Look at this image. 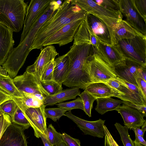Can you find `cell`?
Here are the masks:
<instances>
[{
	"mask_svg": "<svg viewBox=\"0 0 146 146\" xmlns=\"http://www.w3.org/2000/svg\"><path fill=\"white\" fill-rule=\"evenodd\" d=\"M132 129L134 131L135 133H136L138 135L143 137L144 133L145 131L142 130L140 128V127H137Z\"/></svg>",
	"mask_w": 146,
	"mask_h": 146,
	"instance_id": "f907efd6",
	"label": "cell"
},
{
	"mask_svg": "<svg viewBox=\"0 0 146 146\" xmlns=\"http://www.w3.org/2000/svg\"><path fill=\"white\" fill-rule=\"evenodd\" d=\"M58 54L54 46H46L41 50L34 63L28 66L26 71L34 74L40 81L41 76L45 67L52 60L54 59Z\"/></svg>",
	"mask_w": 146,
	"mask_h": 146,
	"instance_id": "2e32d148",
	"label": "cell"
},
{
	"mask_svg": "<svg viewBox=\"0 0 146 146\" xmlns=\"http://www.w3.org/2000/svg\"><path fill=\"white\" fill-rule=\"evenodd\" d=\"M61 135L66 146H81L79 139L73 138L65 133L61 134Z\"/></svg>",
	"mask_w": 146,
	"mask_h": 146,
	"instance_id": "60d3db41",
	"label": "cell"
},
{
	"mask_svg": "<svg viewBox=\"0 0 146 146\" xmlns=\"http://www.w3.org/2000/svg\"><path fill=\"white\" fill-rule=\"evenodd\" d=\"M54 59L52 60L45 67L41 76V83L53 80V71L55 64Z\"/></svg>",
	"mask_w": 146,
	"mask_h": 146,
	"instance_id": "8d00e7d4",
	"label": "cell"
},
{
	"mask_svg": "<svg viewBox=\"0 0 146 146\" xmlns=\"http://www.w3.org/2000/svg\"><path fill=\"white\" fill-rule=\"evenodd\" d=\"M12 122L23 127L25 130L30 126V124L22 110L17 106Z\"/></svg>",
	"mask_w": 146,
	"mask_h": 146,
	"instance_id": "d6a6232c",
	"label": "cell"
},
{
	"mask_svg": "<svg viewBox=\"0 0 146 146\" xmlns=\"http://www.w3.org/2000/svg\"><path fill=\"white\" fill-rule=\"evenodd\" d=\"M65 115L74 122L84 133L94 137L102 138L104 136V126L105 120L99 119L93 121L86 120L73 114L71 111H66Z\"/></svg>",
	"mask_w": 146,
	"mask_h": 146,
	"instance_id": "8fae6325",
	"label": "cell"
},
{
	"mask_svg": "<svg viewBox=\"0 0 146 146\" xmlns=\"http://www.w3.org/2000/svg\"><path fill=\"white\" fill-rule=\"evenodd\" d=\"M21 97L13 98L17 106L23 111L30 108L39 107L44 105L43 102L34 95H24Z\"/></svg>",
	"mask_w": 146,
	"mask_h": 146,
	"instance_id": "83f0119b",
	"label": "cell"
},
{
	"mask_svg": "<svg viewBox=\"0 0 146 146\" xmlns=\"http://www.w3.org/2000/svg\"><path fill=\"white\" fill-rule=\"evenodd\" d=\"M67 111L64 109L57 108H45L44 113L46 118H49L55 122L59 120L63 116H66L65 113Z\"/></svg>",
	"mask_w": 146,
	"mask_h": 146,
	"instance_id": "1f68e13d",
	"label": "cell"
},
{
	"mask_svg": "<svg viewBox=\"0 0 146 146\" xmlns=\"http://www.w3.org/2000/svg\"><path fill=\"white\" fill-rule=\"evenodd\" d=\"M119 113L124 121V124L130 130L141 127L146 121L143 114L137 109L124 104L115 110Z\"/></svg>",
	"mask_w": 146,
	"mask_h": 146,
	"instance_id": "ac0fdd59",
	"label": "cell"
},
{
	"mask_svg": "<svg viewBox=\"0 0 146 146\" xmlns=\"http://www.w3.org/2000/svg\"><path fill=\"white\" fill-rule=\"evenodd\" d=\"M115 45L125 59L146 65V36L121 39Z\"/></svg>",
	"mask_w": 146,
	"mask_h": 146,
	"instance_id": "8992f818",
	"label": "cell"
},
{
	"mask_svg": "<svg viewBox=\"0 0 146 146\" xmlns=\"http://www.w3.org/2000/svg\"><path fill=\"white\" fill-rule=\"evenodd\" d=\"M41 83L43 88L49 94V96L54 95L62 90V85L53 80Z\"/></svg>",
	"mask_w": 146,
	"mask_h": 146,
	"instance_id": "d590c367",
	"label": "cell"
},
{
	"mask_svg": "<svg viewBox=\"0 0 146 146\" xmlns=\"http://www.w3.org/2000/svg\"><path fill=\"white\" fill-rule=\"evenodd\" d=\"M146 82L140 77H138L137 78V82L138 87L142 92L145 98L146 99Z\"/></svg>",
	"mask_w": 146,
	"mask_h": 146,
	"instance_id": "f6af8a7d",
	"label": "cell"
},
{
	"mask_svg": "<svg viewBox=\"0 0 146 146\" xmlns=\"http://www.w3.org/2000/svg\"><path fill=\"white\" fill-rule=\"evenodd\" d=\"M86 16L81 22L74 35L73 44H91L96 49L98 46V40L90 27Z\"/></svg>",
	"mask_w": 146,
	"mask_h": 146,
	"instance_id": "ffe728a7",
	"label": "cell"
},
{
	"mask_svg": "<svg viewBox=\"0 0 146 146\" xmlns=\"http://www.w3.org/2000/svg\"><path fill=\"white\" fill-rule=\"evenodd\" d=\"M141 129L145 131H146V121H145L144 123L141 126Z\"/></svg>",
	"mask_w": 146,
	"mask_h": 146,
	"instance_id": "816d5d0a",
	"label": "cell"
},
{
	"mask_svg": "<svg viewBox=\"0 0 146 146\" xmlns=\"http://www.w3.org/2000/svg\"><path fill=\"white\" fill-rule=\"evenodd\" d=\"M78 96L82 100L84 107V111L89 117H91L93 104L96 98L85 90Z\"/></svg>",
	"mask_w": 146,
	"mask_h": 146,
	"instance_id": "f1b7e54d",
	"label": "cell"
},
{
	"mask_svg": "<svg viewBox=\"0 0 146 146\" xmlns=\"http://www.w3.org/2000/svg\"><path fill=\"white\" fill-rule=\"evenodd\" d=\"M58 107L66 110L67 111L79 109L84 111V107L82 100L80 97L72 101L56 104Z\"/></svg>",
	"mask_w": 146,
	"mask_h": 146,
	"instance_id": "836d02e7",
	"label": "cell"
},
{
	"mask_svg": "<svg viewBox=\"0 0 146 146\" xmlns=\"http://www.w3.org/2000/svg\"><path fill=\"white\" fill-rule=\"evenodd\" d=\"M0 89L12 98L23 96L15 85L13 79L8 74L6 70L1 65Z\"/></svg>",
	"mask_w": 146,
	"mask_h": 146,
	"instance_id": "d4e9b609",
	"label": "cell"
},
{
	"mask_svg": "<svg viewBox=\"0 0 146 146\" xmlns=\"http://www.w3.org/2000/svg\"><path fill=\"white\" fill-rule=\"evenodd\" d=\"M114 125L119 134L121 140L124 146H134L133 141L131 139L129 134V129L118 123H116Z\"/></svg>",
	"mask_w": 146,
	"mask_h": 146,
	"instance_id": "4dcf8cb0",
	"label": "cell"
},
{
	"mask_svg": "<svg viewBox=\"0 0 146 146\" xmlns=\"http://www.w3.org/2000/svg\"><path fill=\"white\" fill-rule=\"evenodd\" d=\"M56 11L53 3L51 2L33 23L22 42L12 49L6 61L2 65L12 79L17 76L19 70L23 65L31 51L30 48L39 30Z\"/></svg>",
	"mask_w": 146,
	"mask_h": 146,
	"instance_id": "7a4b0ae2",
	"label": "cell"
},
{
	"mask_svg": "<svg viewBox=\"0 0 146 146\" xmlns=\"http://www.w3.org/2000/svg\"><path fill=\"white\" fill-rule=\"evenodd\" d=\"M120 11L135 30L146 36V22L135 7L132 0H119Z\"/></svg>",
	"mask_w": 146,
	"mask_h": 146,
	"instance_id": "9c48e42d",
	"label": "cell"
},
{
	"mask_svg": "<svg viewBox=\"0 0 146 146\" xmlns=\"http://www.w3.org/2000/svg\"><path fill=\"white\" fill-rule=\"evenodd\" d=\"M85 18L74 21L66 25L47 39L42 44V47L53 44H57L60 46L72 42L80 25Z\"/></svg>",
	"mask_w": 146,
	"mask_h": 146,
	"instance_id": "30bf717a",
	"label": "cell"
},
{
	"mask_svg": "<svg viewBox=\"0 0 146 146\" xmlns=\"http://www.w3.org/2000/svg\"><path fill=\"white\" fill-rule=\"evenodd\" d=\"M17 106L13 99L8 100L0 105V110L3 113L8 114L12 119L15 113Z\"/></svg>",
	"mask_w": 146,
	"mask_h": 146,
	"instance_id": "e575fe53",
	"label": "cell"
},
{
	"mask_svg": "<svg viewBox=\"0 0 146 146\" xmlns=\"http://www.w3.org/2000/svg\"><path fill=\"white\" fill-rule=\"evenodd\" d=\"M135 133V139L140 144L145 146H146V142L143 138V137Z\"/></svg>",
	"mask_w": 146,
	"mask_h": 146,
	"instance_id": "681fc988",
	"label": "cell"
},
{
	"mask_svg": "<svg viewBox=\"0 0 146 146\" xmlns=\"http://www.w3.org/2000/svg\"><path fill=\"white\" fill-rule=\"evenodd\" d=\"M45 136L52 146H57L60 142H63L61 133L56 131L51 124L47 127Z\"/></svg>",
	"mask_w": 146,
	"mask_h": 146,
	"instance_id": "f546056e",
	"label": "cell"
},
{
	"mask_svg": "<svg viewBox=\"0 0 146 146\" xmlns=\"http://www.w3.org/2000/svg\"><path fill=\"white\" fill-rule=\"evenodd\" d=\"M98 5L113 10L120 11L119 0H93Z\"/></svg>",
	"mask_w": 146,
	"mask_h": 146,
	"instance_id": "74e56055",
	"label": "cell"
},
{
	"mask_svg": "<svg viewBox=\"0 0 146 146\" xmlns=\"http://www.w3.org/2000/svg\"><path fill=\"white\" fill-rule=\"evenodd\" d=\"M113 33L114 45L121 39L133 38L137 35L144 36L135 30L125 20L123 19L115 25Z\"/></svg>",
	"mask_w": 146,
	"mask_h": 146,
	"instance_id": "7402d4cb",
	"label": "cell"
},
{
	"mask_svg": "<svg viewBox=\"0 0 146 146\" xmlns=\"http://www.w3.org/2000/svg\"><path fill=\"white\" fill-rule=\"evenodd\" d=\"M85 67L91 84L105 83L117 77L114 69L102 60L96 52L86 59Z\"/></svg>",
	"mask_w": 146,
	"mask_h": 146,
	"instance_id": "52a82bcc",
	"label": "cell"
},
{
	"mask_svg": "<svg viewBox=\"0 0 146 146\" xmlns=\"http://www.w3.org/2000/svg\"><path fill=\"white\" fill-rule=\"evenodd\" d=\"M14 84L23 95L41 94L46 98L49 94L42 87L41 82L33 74L25 71L13 79Z\"/></svg>",
	"mask_w": 146,
	"mask_h": 146,
	"instance_id": "ba28073f",
	"label": "cell"
},
{
	"mask_svg": "<svg viewBox=\"0 0 146 146\" xmlns=\"http://www.w3.org/2000/svg\"><path fill=\"white\" fill-rule=\"evenodd\" d=\"M12 99V98L0 89V105L6 100Z\"/></svg>",
	"mask_w": 146,
	"mask_h": 146,
	"instance_id": "bcb514c9",
	"label": "cell"
},
{
	"mask_svg": "<svg viewBox=\"0 0 146 146\" xmlns=\"http://www.w3.org/2000/svg\"><path fill=\"white\" fill-rule=\"evenodd\" d=\"M132 1L139 13L146 20V0H132Z\"/></svg>",
	"mask_w": 146,
	"mask_h": 146,
	"instance_id": "f35d334b",
	"label": "cell"
},
{
	"mask_svg": "<svg viewBox=\"0 0 146 146\" xmlns=\"http://www.w3.org/2000/svg\"><path fill=\"white\" fill-rule=\"evenodd\" d=\"M96 100L97 105L95 110L101 115L115 110L124 102L121 100L114 99L110 97L97 98Z\"/></svg>",
	"mask_w": 146,
	"mask_h": 146,
	"instance_id": "4316f807",
	"label": "cell"
},
{
	"mask_svg": "<svg viewBox=\"0 0 146 146\" xmlns=\"http://www.w3.org/2000/svg\"><path fill=\"white\" fill-rule=\"evenodd\" d=\"M86 17L88 25L98 40L108 45H111L110 32L105 23L92 14H88Z\"/></svg>",
	"mask_w": 146,
	"mask_h": 146,
	"instance_id": "d6986e66",
	"label": "cell"
},
{
	"mask_svg": "<svg viewBox=\"0 0 146 146\" xmlns=\"http://www.w3.org/2000/svg\"><path fill=\"white\" fill-rule=\"evenodd\" d=\"M123 104L137 110L142 113L145 117L146 116V105L136 104L126 101H124Z\"/></svg>",
	"mask_w": 146,
	"mask_h": 146,
	"instance_id": "ee69618b",
	"label": "cell"
},
{
	"mask_svg": "<svg viewBox=\"0 0 146 146\" xmlns=\"http://www.w3.org/2000/svg\"><path fill=\"white\" fill-rule=\"evenodd\" d=\"M13 32L0 23V65H2L7 59L14 44Z\"/></svg>",
	"mask_w": 146,
	"mask_h": 146,
	"instance_id": "44dd1931",
	"label": "cell"
},
{
	"mask_svg": "<svg viewBox=\"0 0 146 146\" xmlns=\"http://www.w3.org/2000/svg\"><path fill=\"white\" fill-rule=\"evenodd\" d=\"M71 3L85 11L87 14H92L102 21L109 30L111 45H114L113 29L116 24L123 20V16L120 11L106 8L98 5L92 0H72Z\"/></svg>",
	"mask_w": 146,
	"mask_h": 146,
	"instance_id": "5b68a950",
	"label": "cell"
},
{
	"mask_svg": "<svg viewBox=\"0 0 146 146\" xmlns=\"http://www.w3.org/2000/svg\"><path fill=\"white\" fill-rule=\"evenodd\" d=\"M57 146H66V145L63 142H61Z\"/></svg>",
	"mask_w": 146,
	"mask_h": 146,
	"instance_id": "db71d44e",
	"label": "cell"
},
{
	"mask_svg": "<svg viewBox=\"0 0 146 146\" xmlns=\"http://www.w3.org/2000/svg\"><path fill=\"white\" fill-rule=\"evenodd\" d=\"M96 51L101 58L113 68L125 59L115 45H108L98 40Z\"/></svg>",
	"mask_w": 146,
	"mask_h": 146,
	"instance_id": "e0dca14e",
	"label": "cell"
},
{
	"mask_svg": "<svg viewBox=\"0 0 146 146\" xmlns=\"http://www.w3.org/2000/svg\"><path fill=\"white\" fill-rule=\"evenodd\" d=\"M25 130L12 122L0 138V146H28Z\"/></svg>",
	"mask_w": 146,
	"mask_h": 146,
	"instance_id": "5bb4252c",
	"label": "cell"
},
{
	"mask_svg": "<svg viewBox=\"0 0 146 146\" xmlns=\"http://www.w3.org/2000/svg\"><path fill=\"white\" fill-rule=\"evenodd\" d=\"M80 93L79 89L77 88L62 90L54 95L46 97L43 103L46 106L53 105L66 100L75 99Z\"/></svg>",
	"mask_w": 146,
	"mask_h": 146,
	"instance_id": "cb8c5ba5",
	"label": "cell"
},
{
	"mask_svg": "<svg viewBox=\"0 0 146 146\" xmlns=\"http://www.w3.org/2000/svg\"><path fill=\"white\" fill-rule=\"evenodd\" d=\"M115 78L119 81L124 84L132 92L138 95L146 100V99L145 98L142 92L138 87L118 77H117Z\"/></svg>",
	"mask_w": 146,
	"mask_h": 146,
	"instance_id": "7bdbcfd3",
	"label": "cell"
},
{
	"mask_svg": "<svg viewBox=\"0 0 146 146\" xmlns=\"http://www.w3.org/2000/svg\"><path fill=\"white\" fill-rule=\"evenodd\" d=\"M133 143L134 146H145L139 143L135 139L133 141Z\"/></svg>",
	"mask_w": 146,
	"mask_h": 146,
	"instance_id": "f5cc1de1",
	"label": "cell"
},
{
	"mask_svg": "<svg viewBox=\"0 0 146 146\" xmlns=\"http://www.w3.org/2000/svg\"><path fill=\"white\" fill-rule=\"evenodd\" d=\"M3 112L0 110V119L1 117Z\"/></svg>",
	"mask_w": 146,
	"mask_h": 146,
	"instance_id": "11a10c76",
	"label": "cell"
},
{
	"mask_svg": "<svg viewBox=\"0 0 146 146\" xmlns=\"http://www.w3.org/2000/svg\"><path fill=\"white\" fill-rule=\"evenodd\" d=\"M54 61L55 64L53 71V80L62 85L68 72L69 58L66 54L57 58Z\"/></svg>",
	"mask_w": 146,
	"mask_h": 146,
	"instance_id": "484cf974",
	"label": "cell"
},
{
	"mask_svg": "<svg viewBox=\"0 0 146 146\" xmlns=\"http://www.w3.org/2000/svg\"><path fill=\"white\" fill-rule=\"evenodd\" d=\"M38 138L40 137L44 146H52L47 139L46 136L41 133H38Z\"/></svg>",
	"mask_w": 146,
	"mask_h": 146,
	"instance_id": "7dc6e473",
	"label": "cell"
},
{
	"mask_svg": "<svg viewBox=\"0 0 146 146\" xmlns=\"http://www.w3.org/2000/svg\"><path fill=\"white\" fill-rule=\"evenodd\" d=\"M71 0H64L59 9L47 20L39 30L30 48L42 49V45L48 38L66 25L74 21L84 19L88 15L77 5H73Z\"/></svg>",
	"mask_w": 146,
	"mask_h": 146,
	"instance_id": "6da1fadb",
	"label": "cell"
},
{
	"mask_svg": "<svg viewBox=\"0 0 146 146\" xmlns=\"http://www.w3.org/2000/svg\"><path fill=\"white\" fill-rule=\"evenodd\" d=\"M46 106L44 104L38 107L29 108L23 111L30 126L33 129L35 135L37 138L38 133L45 136L46 135V118L44 113Z\"/></svg>",
	"mask_w": 146,
	"mask_h": 146,
	"instance_id": "7c38bea8",
	"label": "cell"
},
{
	"mask_svg": "<svg viewBox=\"0 0 146 146\" xmlns=\"http://www.w3.org/2000/svg\"><path fill=\"white\" fill-rule=\"evenodd\" d=\"M138 77L146 81V66L141 68L139 71Z\"/></svg>",
	"mask_w": 146,
	"mask_h": 146,
	"instance_id": "c3c4849f",
	"label": "cell"
},
{
	"mask_svg": "<svg viewBox=\"0 0 146 146\" xmlns=\"http://www.w3.org/2000/svg\"><path fill=\"white\" fill-rule=\"evenodd\" d=\"M52 0H32L27 6L20 43L23 40L31 25L48 6Z\"/></svg>",
	"mask_w": 146,
	"mask_h": 146,
	"instance_id": "9a60e30c",
	"label": "cell"
},
{
	"mask_svg": "<svg viewBox=\"0 0 146 146\" xmlns=\"http://www.w3.org/2000/svg\"><path fill=\"white\" fill-rule=\"evenodd\" d=\"M96 98L114 97L123 95L105 83L97 82L90 84L84 90Z\"/></svg>",
	"mask_w": 146,
	"mask_h": 146,
	"instance_id": "603a6c76",
	"label": "cell"
},
{
	"mask_svg": "<svg viewBox=\"0 0 146 146\" xmlns=\"http://www.w3.org/2000/svg\"><path fill=\"white\" fill-rule=\"evenodd\" d=\"M12 122L10 116L3 112L0 119V139L6 129Z\"/></svg>",
	"mask_w": 146,
	"mask_h": 146,
	"instance_id": "ab89813d",
	"label": "cell"
},
{
	"mask_svg": "<svg viewBox=\"0 0 146 146\" xmlns=\"http://www.w3.org/2000/svg\"><path fill=\"white\" fill-rule=\"evenodd\" d=\"M27 4L24 0H0V23L13 32L22 29Z\"/></svg>",
	"mask_w": 146,
	"mask_h": 146,
	"instance_id": "277c9868",
	"label": "cell"
},
{
	"mask_svg": "<svg viewBox=\"0 0 146 146\" xmlns=\"http://www.w3.org/2000/svg\"><path fill=\"white\" fill-rule=\"evenodd\" d=\"M145 66L125 59L115 66L113 69L117 77L138 87L137 80L138 77L139 71Z\"/></svg>",
	"mask_w": 146,
	"mask_h": 146,
	"instance_id": "4fadbf2b",
	"label": "cell"
},
{
	"mask_svg": "<svg viewBox=\"0 0 146 146\" xmlns=\"http://www.w3.org/2000/svg\"><path fill=\"white\" fill-rule=\"evenodd\" d=\"M105 136L104 146H119L115 140L106 125L104 126Z\"/></svg>",
	"mask_w": 146,
	"mask_h": 146,
	"instance_id": "b9f144b4",
	"label": "cell"
},
{
	"mask_svg": "<svg viewBox=\"0 0 146 146\" xmlns=\"http://www.w3.org/2000/svg\"><path fill=\"white\" fill-rule=\"evenodd\" d=\"M96 53V48L92 45L73 44L66 53L69 59V69L62 84L84 90L91 84L85 71V62L88 56Z\"/></svg>",
	"mask_w": 146,
	"mask_h": 146,
	"instance_id": "3957f363",
	"label": "cell"
}]
</instances>
